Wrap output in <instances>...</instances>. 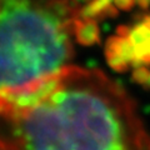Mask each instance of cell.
I'll use <instances>...</instances> for the list:
<instances>
[{"instance_id": "6da1fadb", "label": "cell", "mask_w": 150, "mask_h": 150, "mask_svg": "<svg viewBox=\"0 0 150 150\" xmlns=\"http://www.w3.org/2000/svg\"><path fill=\"white\" fill-rule=\"evenodd\" d=\"M0 150H150V134L118 83L71 64L0 98Z\"/></svg>"}, {"instance_id": "7a4b0ae2", "label": "cell", "mask_w": 150, "mask_h": 150, "mask_svg": "<svg viewBox=\"0 0 150 150\" xmlns=\"http://www.w3.org/2000/svg\"><path fill=\"white\" fill-rule=\"evenodd\" d=\"M94 25L76 0H1L0 98L71 65Z\"/></svg>"}, {"instance_id": "3957f363", "label": "cell", "mask_w": 150, "mask_h": 150, "mask_svg": "<svg viewBox=\"0 0 150 150\" xmlns=\"http://www.w3.org/2000/svg\"><path fill=\"white\" fill-rule=\"evenodd\" d=\"M0 3H1V0H0Z\"/></svg>"}]
</instances>
